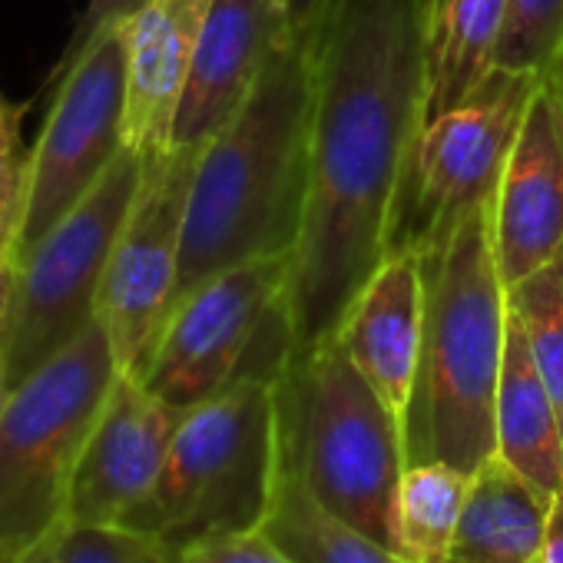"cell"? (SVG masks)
I'll list each match as a JSON object with an SVG mask.
<instances>
[{"label": "cell", "instance_id": "obj_3", "mask_svg": "<svg viewBox=\"0 0 563 563\" xmlns=\"http://www.w3.org/2000/svg\"><path fill=\"white\" fill-rule=\"evenodd\" d=\"M421 265L424 332L401 421L405 467L448 464L471 477L497 454L494 408L510 322L490 209L471 216L444 249L421 255Z\"/></svg>", "mask_w": 563, "mask_h": 563}, {"label": "cell", "instance_id": "obj_2", "mask_svg": "<svg viewBox=\"0 0 563 563\" xmlns=\"http://www.w3.org/2000/svg\"><path fill=\"white\" fill-rule=\"evenodd\" d=\"M316 103V27L296 31L258 77L245 107L199 150L176 302L242 262L292 255L309 199Z\"/></svg>", "mask_w": 563, "mask_h": 563}, {"label": "cell", "instance_id": "obj_16", "mask_svg": "<svg viewBox=\"0 0 563 563\" xmlns=\"http://www.w3.org/2000/svg\"><path fill=\"white\" fill-rule=\"evenodd\" d=\"M212 0H143L126 21V146L169 150Z\"/></svg>", "mask_w": 563, "mask_h": 563}, {"label": "cell", "instance_id": "obj_18", "mask_svg": "<svg viewBox=\"0 0 563 563\" xmlns=\"http://www.w3.org/2000/svg\"><path fill=\"white\" fill-rule=\"evenodd\" d=\"M494 441L497 457H504L530 484H537L547 494L563 490L560 415L514 316L507 322V349L494 408Z\"/></svg>", "mask_w": 563, "mask_h": 563}, {"label": "cell", "instance_id": "obj_21", "mask_svg": "<svg viewBox=\"0 0 563 563\" xmlns=\"http://www.w3.org/2000/svg\"><path fill=\"white\" fill-rule=\"evenodd\" d=\"M262 530L299 563H405L391 547L325 510L289 464Z\"/></svg>", "mask_w": 563, "mask_h": 563}, {"label": "cell", "instance_id": "obj_15", "mask_svg": "<svg viewBox=\"0 0 563 563\" xmlns=\"http://www.w3.org/2000/svg\"><path fill=\"white\" fill-rule=\"evenodd\" d=\"M424 332V265L418 252H391L352 302L335 339L391 408L405 421Z\"/></svg>", "mask_w": 563, "mask_h": 563}, {"label": "cell", "instance_id": "obj_5", "mask_svg": "<svg viewBox=\"0 0 563 563\" xmlns=\"http://www.w3.org/2000/svg\"><path fill=\"white\" fill-rule=\"evenodd\" d=\"M275 382L239 378L189 408L150 500L126 527L169 550L202 537L262 530L286 474Z\"/></svg>", "mask_w": 563, "mask_h": 563}, {"label": "cell", "instance_id": "obj_17", "mask_svg": "<svg viewBox=\"0 0 563 563\" xmlns=\"http://www.w3.org/2000/svg\"><path fill=\"white\" fill-rule=\"evenodd\" d=\"M550 500L494 454L467 481L451 563H537Z\"/></svg>", "mask_w": 563, "mask_h": 563}, {"label": "cell", "instance_id": "obj_33", "mask_svg": "<svg viewBox=\"0 0 563 563\" xmlns=\"http://www.w3.org/2000/svg\"><path fill=\"white\" fill-rule=\"evenodd\" d=\"M140 563H179V556H176V550H169L166 543H153L146 553H143V560Z\"/></svg>", "mask_w": 563, "mask_h": 563}, {"label": "cell", "instance_id": "obj_12", "mask_svg": "<svg viewBox=\"0 0 563 563\" xmlns=\"http://www.w3.org/2000/svg\"><path fill=\"white\" fill-rule=\"evenodd\" d=\"M490 245L507 289L563 258V103L547 77L523 110L490 202Z\"/></svg>", "mask_w": 563, "mask_h": 563}, {"label": "cell", "instance_id": "obj_4", "mask_svg": "<svg viewBox=\"0 0 563 563\" xmlns=\"http://www.w3.org/2000/svg\"><path fill=\"white\" fill-rule=\"evenodd\" d=\"M286 464L339 520L388 547L405 474L401 421L332 335L292 352L275 382Z\"/></svg>", "mask_w": 563, "mask_h": 563}, {"label": "cell", "instance_id": "obj_30", "mask_svg": "<svg viewBox=\"0 0 563 563\" xmlns=\"http://www.w3.org/2000/svg\"><path fill=\"white\" fill-rule=\"evenodd\" d=\"M14 282H18V265L0 258V342H4L11 309H14Z\"/></svg>", "mask_w": 563, "mask_h": 563}, {"label": "cell", "instance_id": "obj_6", "mask_svg": "<svg viewBox=\"0 0 563 563\" xmlns=\"http://www.w3.org/2000/svg\"><path fill=\"white\" fill-rule=\"evenodd\" d=\"M120 365L100 319L11 388L0 415V563H18L70 520L87 438Z\"/></svg>", "mask_w": 563, "mask_h": 563}, {"label": "cell", "instance_id": "obj_24", "mask_svg": "<svg viewBox=\"0 0 563 563\" xmlns=\"http://www.w3.org/2000/svg\"><path fill=\"white\" fill-rule=\"evenodd\" d=\"M563 41V0H510L494 67L547 74Z\"/></svg>", "mask_w": 563, "mask_h": 563}, {"label": "cell", "instance_id": "obj_34", "mask_svg": "<svg viewBox=\"0 0 563 563\" xmlns=\"http://www.w3.org/2000/svg\"><path fill=\"white\" fill-rule=\"evenodd\" d=\"M8 395H11V385H8V375H4V362H0V415H4Z\"/></svg>", "mask_w": 563, "mask_h": 563}, {"label": "cell", "instance_id": "obj_25", "mask_svg": "<svg viewBox=\"0 0 563 563\" xmlns=\"http://www.w3.org/2000/svg\"><path fill=\"white\" fill-rule=\"evenodd\" d=\"M156 537L120 523L67 520L57 533V563H140Z\"/></svg>", "mask_w": 563, "mask_h": 563}, {"label": "cell", "instance_id": "obj_8", "mask_svg": "<svg viewBox=\"0 0 563 563\" xmlns=\"http://www.w3.org/2000/svg\"><path fill=\"white\" fill-rule=\"evenodd\" d=\"M140 179L143 153L126 146L87 199L18 262L14 309L0 342V362L11 388L97 322L103 275Z\"/></svg>", "mask_w": 563, "mask_h": 563}, {"label": "cell", "instance_id": "obj_28", "mask_svg": "<svg viewBox=\"0 0 563 563\" xmlns=\"http://www.w3.org/2000/svg\"><path fill=\"white\" fill-rule=\"evenodd\" d=\"M537 563H563V490L553 494V500H550L547 530H543Z\"/></svg>", "mask_w": 563, "mask_h": 563}, {"label": "cell", "instance_id": "obj_20", "mask_svg": "<svg viewBox=\"0 0 563 563\" xmlns=\"http://www.w3.org/2000/svg\"><path fill=\"white\" fill-rule=\"evenodd\" d=\"M467 481L448 464L405 467L388 514V547L405 563H451Z\"/></svg>", "mask_w": 563, "mask_h": 563}, {"label": "cell", "instance_id": "obj_29", "mask_svg": "<svg viewBox=\"0 0 563 563\" xmlns=\"http://www.w3.org/2000/svg\"><path fill=\"white\" fill-rule=\"evenodd\" d=\"M282 4H286L296 31H312L322 21V14L332 8V0H282Z\"/></svg>", "mask_w": 563, "mask_h": 563}, {"label": "cell", "instance_id": "obj_19", "mask_svg": "<svg viewBox=\"0 0 563 563\" xmlns=\"http://www.w3.org/2000/svg\"><path fill=\"white\" fill-rule=\"evenodd\" d=\"M510 0H431L424 123L454 110L494 70Z\"/></svg>", "mask_w": 563, "mask_h": 563}, {"label": "cell", "instance_id": "obj_23", "mask_svg": "<svg viewBox=\"0 0 563 563\" xmlns=\"http://www.w3.org/2000/svg\"><path fill=\"white\" fill-rule=\"evenodd\" d=\"M27 103L0 97V258L18 265V239L27 212L31 186V150L24 146L21 123Z\"/></svg>", "mask_w": 563, "mask_h": 563}, {"label": "cell", "instance_id": "obj_9", "mask_svg": "<svg viewBox=\"0 0 563 563\" xmlns=\"http://www.w3.org/2000/svg\"><path fill=\"white\" fill-rule=\"evenodd\" d=\"M540 77L494 67L467 100L421 126L401 183L391 252L431 255L471 216L490 209Z\"/></svg>", "mask_w": 563, "mask_h": 563}, {"label": "cell", "instance_id": "obj_22", "mask_svg": "<svg viewBox=\"0 0 563 563\" xmlns=\"http://www.w3.org/2000/svg\"><path fill=\"white\" fill-rule=\"evenodd\" d=\"M510 316L527 339L563 428V258L510 289Z\"/></svg>", "mask_w": 563, "mask_h": 563}, {"label": "cell", "instance_id": "obj_26", "mask_svg": "<svg viewBox=\"0 0 563 563\" xmlns=\"http://www.w3.org/2000/svg\"><path fill=\"white\" fill-rule=\"evenodd\" d=\"M179 563H299L282 550L265 530L202 537L176 550Z\"/></svg>", "mask_w": 563, "mask_h": 563}, {"label": "cell", "instance_id": "obj_31", "mask_svg": "<svg viewBox=\"0 0 563 563\" xmlns=\"http://www.w3.org/2000/svg\"><path fill=\"white\" fill-rule=\"evenodd\" d=\"M57 533H60V530H57ZM57 533L47 537L44 543H37L31 553H24L18 563H57Z\"/></svg>", "mask_w": 563, "mask_h": 563}, {"label": "cell", "instance_id": "obj_1", "mask_svg": "<svg viewBox=\"0 0 563 563\" xmlns=\"http://www.w3.org/2000/svg\"><path fill=\"white\" fill-rule=\"evenodd\" d=\"M431 0H332L316 24L309 199L289 272L292 352L339 332L391 252L424 126Z\"/></svg>", "mask_w": 563, "mask_h": 563}, {"label": "cell", "instance_id": "obj_7", "mask_svg": "<svg viewBox=\"0 0 563 563\" xmlns=\"http://www.w3.org/2000/svg\"><path fill=\"white\" fill-rule=\"evenodd\" d=\"M292 255L225 268L183 296L140 378L166 405L189 411L239 378H278L292 355Z\"/></svg>", "mask_w": 563, "mask_h": 563}, {"label": "cell", "instance_id": "obj_14", "mask_svg": "<svg viewBox=\"0 0 563 563\" xmlns=\"http://www.w3.org/2000/svg\"><path fill=\"white\" fill-rule=\"evenodd\" d=\"M292 34L282 0H212L169 146L202 150L245 107L272 54Z\"/></svg>", "mask_w": 563, "mask_h": 563}, {"label": "cell", "instance_id": "obj_27", "mask_svg": "<svg viewBox=\"0 0 563 563\" xmlns=\"http://www.w3.org/2000/svg\"><path fill=\"white\" fill-rule=\"evenodd\" d=\"M143 4V0H90L87 4V11H84V18H80V24H77V31L70 34V44H67V51H64V57L57 60V67L51 70V77H47V84H44V90L107 31V27H117V24H126L130 18H133V11Z\"/></svg>", "mask_w": 563, "mask_h": 563}, {"label": "cell", "instance_id": "obj_10", "mask_svg": "<svg viewBox=\"0 0 563 563\" xmlns=\"http://www.w3.org/2000/svg\"><path fill=\"white\" fill-rule=\"evenodd\" d=\"M47 90L54 103L31 150L18 262L87 199L126 150V24L107 27Z\"/></svg>", "mask_w": 563, "mask_h": 563}, {"label": "cell", "instance_id": "obj_32", "mask_svg": "<svg viewBox=\"0 0 563 563\" xmlns=\"http://www.w3.org/2000/svg\"><path fill=\"white\" fill-rule=\"evenodd\" d=\"M543 77L553 84V90H556V97H560V103H563V41H560V51H556V57H553V64L547 67Z\"/></svg>", "mask_w": 563, "mask_h": 563}, {"label": "cell", "instance_id": "obj_13", "mask_svg": "<svg viewBox=\"0 0 563 563\" xmlns=\"http://www.w3.org/2000/svg\"><path fill=\"white\" fill-rule=\"evenodd\" d=\"M183 415L120 372L80 454L70 520L126 527L150 500Z\"/></svg>", "mask_w": 563, "mask_h": 563}, {"label": "cell", "instance_id": "obj_11", "mask_svg": "<svg viewBox=\"0 0 563 563\" xmlns=\"http://www.w3.org/2000/svg\"><path fill=\"white\" fill-rule=\"evenodd\" d=\"M199 150L169 146L143 156V179L117 235L97 319L123 375L143 378L176 309L183 222Z\"/></svg>", "mask_w": 563, "mask_h": 563}]
</instances>
